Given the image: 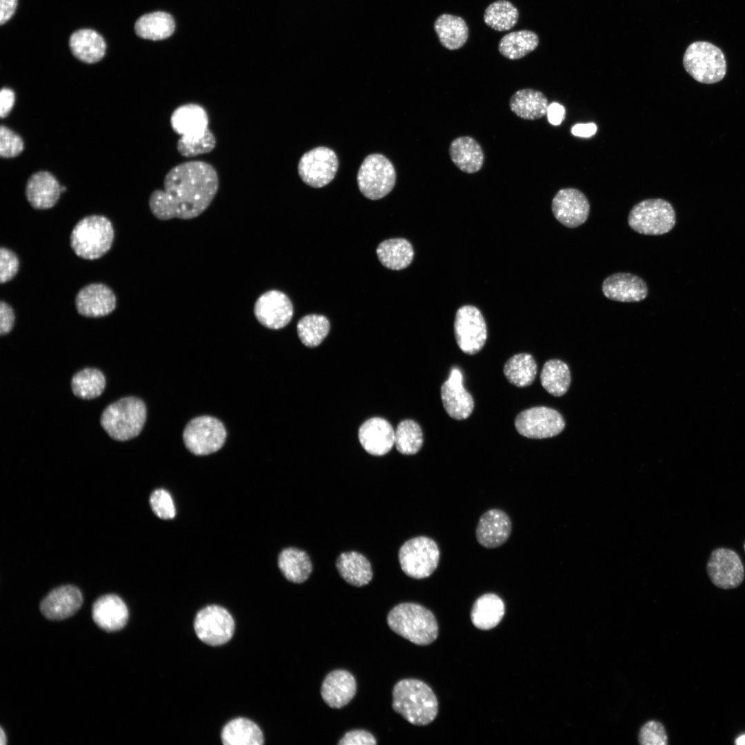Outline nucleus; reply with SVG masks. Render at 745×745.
Returning a JSON list of instances; mask_svg holds the SVG:
<instances>
[{
	"label": "nucleus",
	"instance_id": "f257e3e1",
	"mask_svg": "<svg viewBox=\"0 0 745 745\" xmlns=\"http://www.w3.org/2000/svg\"><path fill=\"white\" fill-rule=\"evenodd\" d=\"M215 168L203 161H186L166 175L163 189L155 190L149 198L152 215L160 220L192 219L210 205L219 189Z\"/></svg>",
	"mask_w": 745,
	"mask_h": 745
},
{
	"label": "nucleus",
	"instance_id": "f03ea898",
	"mask_svg": "<svg viewBox=\"0 0 745 745\" xmlns=\"http://www.w3.org/2000/svg\"><path fill=\"white\" fill-rule=\"evenodd\" d=\"M393 708L412 724L424 726L436 717L438 703L426 684L415 679H405L393 688Z\"/></svg>",
	"mask_w": 745,
	"mask_h": 745
},
{
	"label": "nucleus",
	"instance_id": "7ed1b4c3",
	"mask_svg": "<svg viewBox=\"0 0 745 745\" xmlns=\"http://www.w3.org/2000/svg\"><path fill=\"white\" fill-rule=\"evenodd\" d=\"M387 622L397 635L417 645H428L438 635L436 619L428 609L415 603H401L389 612Z\"/></svg>",
	"mask_w": 745,
	"mask_h": 745
},
{
	"label": "nucleus",
	"instance_id": "20e7f679",
	"mask_svg": "<svg viewBox=\"0 0 745 745\" xmlns=\"http://www.w3.org/2000/svg\"><path fill=\"white\" fill-rule=\"evenodd\" d=\"M146 414V406L141 399L126 397L108 405L101 414L100 423L111 438L126 441L140 434Z\"/></svg>",
	"mask_w": 745,
	"mask_h": 745
},
{
	"label": "nucleus",
	"instance_id": "39448f33",
	"mask_svg": "<svg viewBox=\"0 0 745 745\" xmlns=\"http://www.w3.org/2000/svg\"><path fill=\"white\" fill-rule=\"evenodd\" d=\"M114 235V228L109 219L102 215L87 216L72 229L70 246L78 257L97 259L109 251Z\"/></svg>",
	"mask_w": 745,
	"mask_h": 745
},
{
	"label": "nucleus",
	"instance_id": "423d86ee",
	"mask_svg": "<svg viewBox=\"0 0 745 745\" xmlns=\"http://www.w3.org/2000/svg\"><path fill=\"white\" fill-rule=\"evenodd\" d=\"M683 64L686 71L702 83H717L726 73L724 53L719 48L706 41L690 44L684 52Z\"/></svg>",
	"mask_w": 745,
	"mask_h": 745
},
{
	"label": "nucleus",
	"instance_id": "0eeeda50",
	"mask_svg": "<svg viewBox=\"0 0 745 745\" xmlns=\"http://www.w3.org/2000/svg\"><path fill=\"white\" fill-rule=\"evenodd\" d=\"M628 223L635 232L645 235H662L675 225L676 215L672 205L663 199H648L630 210Z\"/></svg>",
	"mask_w": 745,
	"mask_h": 745
},
{
	"label": "nucleus",
	"instance_id": "6e6552de",
	"mask_svg": "<svg viewBox=\"0 0 745 745\" xmlns=\"http://www.w3.org/2000/svg\"><path fill=\"white\" fill-rule=\"evenodd\" d=\"M399 562L403 572L414 579H424L437 569L440 551L430 537L419 536L406 541L400 548Z\"/></svg>",
	"mask_w": 745,
	"mask_h": 745
},
{
	"label": "nucleus",
	"instance_id": "1a4fd4ad",
	"mask_svg": "<svg viewBox=\"0 0 745 745\" xmlns=\"http://www.w3.org/2000/svg\"><path fill=\"white\" fill-rule=\"evenodd\" d=\"M357 180L359 190L368 199H379L394 188L395 170L392 163L383 155H368L361 163Z\"/></svg>",
	"mask_w": 745,
	"mask_h": 745
},
{
	"label": "nucleus",
	"instance_id": "9d476101",
	"mask_svg": "<svg viewBox=\"0 0 745 745\" xmlns=\"http://www.w3.org/2000/svg\"><path fill=\"white\" fill-rule=\"evenodd\" d=\"M226 431L221 421L211 416L192 419L186 426L183 439L187 449L195 455H207L224 444Z\"/></svg>",
	"mask_w": 745,
	"mask_h": 745
},
{
	"label": "nucleus",
	"instance_id": "9b49d317",
	"mask_svg": "<svg viewBox=\"0 0 745 745\" xmlns=\"http://www.w3.org/2000/svg\"><path fill=\"white\" fill-rule=\"evenodd\" d=\"M194 628L197 636L203 643L210 646H220L232 638L235 622L226 608L210 605L197 613Z\"/></svg>",
	"mask_w": 745,
	"mask_h": 745
},
{
	"label": "nucleus",
	"instance_id": "f8f14e48",
	"mask_svg": "<svg viewBox=\"0 0 745 745\" xmlns=\"http://www.w3.org/2000/svg\"><path fill=\"white\" fill-rule=\"evenodd\" d=\"M517 431L530 439H544L562 432L564 420L557 410L545 407H533L522 411L515 419Z\"/></svg>",
	"mask_w": 745,
	"mask_h": 745
},
{
	"label": "nucleus",
	"instance_id": "ddd939ff",
	"mask_svg": "<svg viewBox=\"0 0 745 745\" xmlns=\"http://www.w3.org/2000/svg\"><path fill=\"white\" fill-rule=\"evenodd\" d=\"M454 330L458 346L468 355L479 352L487 339L485 320L481 312L473 306H463L457 310Z\"/></svg>",
	"mask_w": 745,
	"mask_h": 745
},
{
	"label": "nucleus",
	"instance_id": "4468645a",
	"mask_svg": "<svg viewBox=\"0 0 745 745\" xmlns=\"http://www.w3.org/2000/svg\"><path fill=\"white\" fill-rule=\"evenodd\" d=\"M338 166L336 153L330 148L319 146L301 156L298 163V172L307 185L321 188L334 179Z\"/></svg>",
	"mask_w": 745,
	"mask_h": 745
},
{
	"label": "nucleus",
	"instance_id": "2eb2a0df",
	"mask_svg": "<svg viewBox=\"0 0 745 745\" xmlns=\"http://www.w3.org/2000/svg\"><path fill=\"white\" fill-rule=\"evenodd\" d=\"M706 571L711 582L717 588L725 590L738 587L745 577L739 555L727 548H717L711 552Z\"/></svg>",
	"mask_w": 745,
	"mask_h": 745
},
{
	"label": "nucleus",
	"instance_id": "dca6fc26",
	"mask_svg": "<svg viewBox=\"0 0 745 745\" xmlns=\"http://www.w3.org/2000/svg\"><path fill=\"white\" fill-rule=\"evenodd\" d=\"M254 314L262 326L273 330L280 329L292 317V304L285 293L277 290H268L256 300Z\"/></svg>",
	"mask_w": 745,
	"mask_h": 745
},
{
	"label": "nucleus",
	"instance_id": "f3484780",
	"mask_svg": "<svg viewBox=\"0 0 745 745\" xmlns=\"http://www.w3.org/2000/svg\"><path fill=\"white\" fill-rule=\"evenodd\" d=\"M551 207L555 219L570 228L585 223L590 212L586 197L578 189L573 188L559 190L552 200Z\"/></svg>",
	"mask_w": 745,
	"mask_h": 745
},
{
	"label": "nucleus",
	"instance_id": "a211bd4d",
	"mask_svg": "<svg viewBox=\"0 0 745 745\" xmlns=\"http://www.w3.org/2000/svg\"><path fill=\"white\" fill-rule=\"evenodd\" d=\"M209 119L206 110L197 103H186L177 107L170 117L172 130L183 140L200 139L212 132L208 128Z\"/></svg>",
	"mask_w": 745,
	"mask_h": 745
},
{
	"label": "nucleus",
	"instance_id": "6ab92c4d",
	"mask_svg": "<svg viewBox=\"0 0 745 745\" xmlns=\"http://www.w3.org/2000/svg\"><path fill=\"white\" fill-rule=\"evenodd\" d=\"M459 369L453 368L448 379L441 386V398L447 414L457 420L465 419L472 413L474 401L462 384Z\"/></svg>",
	"mask_w": 745,
	"mask_h": 745
},
{
	"label": "nucleus",
	"instance_id": "aec40b11",
	"mask_svg": "<svg viewBox=\"0 0 745 745\" xmlns=\"http://www.w3.org/2000/svg\"><path fill=\"white\" fill-rule=\"evenodd\" d=\"M117 299L106 285L93 283L83 287L77 294V312L87 317H101L110 314L116 308Z\"/></svg>",
	"mask_w": 745,
	"mask_h": 745
},
{
	"label": "nucleus",
	"instance_id": "412c9836",
	"mask_svg": "<svg viewBox=\"0 0 745 745\" xmlns=\"http://www.w3.org/2000/svg\"><path fill=\"white\" fill-rule=\"evenodd\" d=\"M83 604L80 590L72 585L59 586L41 602L40 610L50 620H61L76 613Z\"/></svg>",
	"mask_w": 745,
	"mask_h": 745
},
{
	"label": "nucleus",
	"instance_id": "4be33fe9",
	"mask_svg": "<svg viewBox=\"0 0 745 745\" xmlns=\"http://www.w3.org/2000/svg\"><path fill=\"white\" fill-rule=\"evenodd\" d=\"M604 295L619 302H639L648 295V286L640 277L628 272H617L607 277L603 281Z\"/></svg>",
	"mask_w": 745,
	"mask_h": 745
},
{
	"label": "nucleus",
	"instance_id": "5701e85b",
	"mask_svg": "<svg viewBox=\"0 0 745 745\" xmlns=\"http://www.w3.org/2000/svg\"><path fill=\"white\" fill-rule=\"evenodd\" d=\"M512 523L508 515L500 509H490L479 518L475 535L478 543L487 548L501 546L508 539Z\"/></svg>",
	"mask_w": 745,
	"mask_h": 745
},
{
	"label": "nucleus",
	"instance_id": "b1692460",
	"mask_svg": "<svg viewBox=\"0 0 745 745\" xmlns=\"http://www.w3.org/2000/svg\"><path fill=\"white\" fill-rule=\"evenodd\" d=\"M358 437L363 448L375 456L386 455L395 445V430L388 421L381 417L366 420L360 426Z\"/></svg>",
	"mask_w": 745,
	"mask_h": 745
},
{
	"label": "nucleus",
	"instance_id": "393cba45",
	"mask_svg": "<svg viewBox=\"0 0 745 745\" xmlns=\"http://www.w3.org/2000/svg\"><path fill=\"white\" fill-rule=\"evenodd\" d=\"M61 186L56 177L48 171L32 174L27 181L25 195L30 206L46 210L56 205L61 195Z\"/></svg>",
	"mask_w": 745,
	"mask_h": 745
},
{
	"label": "nucleus",
	"instance_id": "a878e982",
	"mask_svg": "<svg viewBox=\"0 0 745 745\" xmlns=\"http://www.w3.org/2000/svg\"><path fill=\"white\" fill-rule=\"evenodd\" d=\"M92 617L95 624L107 632L122 629L128 619V610L123 601L115 594L99 597L93 604Z\"/></svg>",
	"mask_w": 745,
	"mask_h": 745
},
{
	"label": "nucleus",
	"instance_id": "bb28decb",
	"mask_svg": "<svg viewBox=\"0 0 745 745\" xmlns=\"http://www.w3.org/2000/svg\"><path fill=\"white\" fill-rule=\"evenodd\" d=\"M356 691V681L350 673L345 670H335L324 679L321 694L328 706L341 708L352 700Z\"/></svg>",
	"mask_w": 745,
	"mask_h": 745
},
{
	"label": "nucleus",
	"instance_id": "cd10ccee",
	"mask_svg": "<svg viewBox=\"0 0 745 745\" xmlns=\"http://www.w3.org/2000/svg\"><path fill=\"white\" fill-rule=\"evenodd\" d=\"M453 163L462 172L473 174L481 170L484 154L480 144L473 137L461 136L453 139L449 146Z\"/></svg>",
	"mask_w": 745,
	"mask_h": 745
},
{
	"label": "nucleus",
	"instance_id": "c85d7f7f",
	"mask_svg": "<svg viewBox=\"0 0 745 745\" xmlns=\"http://www.w3.org/2000/svg\"><path fill=\"white\" fill-rule=\"evenodd\" d=\"M72 54L86 63H95L103 59L106 44L102 36L91 29H81L74 32L69 40Z\"/></svg>",
	"mask_w": 745,
	"mask_h": 745
},
{
	"label": "nucleus",
	"instance_id": "c756f323",
	"mask_svg": "<svg viewBox=\"0 0 745 745\" xmlns=\"http://www.w3.org/2000/svg\"><path fill=\"white\" fill-rule=\"evenodd\" d=\"M548 103L540 91L524 88L514 92L509 100L511 111L521 119L535 120L546 115Z\"/></svg>",
	"mask_w": 745,
	"mask_h": 745
},
{
	"label": "nucleus",
	"instance_id": "7c9ffc66",
	"mask_svg": "<svg viewBox=\"0 0 745 745\" xmlns=\"http://www.w3.org/2000/svg\"><path fill=\"white\" fill-rule=\"evenodd\" d=\"M336 566L341 577L352 586H363L372 578L370 562L358 552L341 553L337 559Z\"/></svg>",
	"mask_w": 745,
	"mask_h": 745
},
{
	"label": "nucleus",
	"instance_id": "2f4dec72",
	"mask_svg": "<svg viewBox=\"0 0 745 745\" xmlns=\"http://www.w3.org/2000/svg\"><path fill=\"white\" fill-rule=\"evenodd\" d=\"M176 23L173 17L163 11H156L141 16L135 22L136 34L144 39L159 41L172 36Z\"/></svg>",
	"mask_w": 745,
	"mask_h": 745
},
{
	"label": "nucleus",
	"instance_id": "473e14b6",
	"mask_svg": "<svg viewBox=\"0 0 745 745\" xmlns=\"http://www.w3.org/2000/svg\"><path fill=\"white\" fill-rule=\"evenodd\" d=\"M505 613L502 599L493 593H486L476 599L473 604L470 617L473 625L481 630L495 627L501 620Z\"/></svg>",
	"mask_w": 745,
	"mask_h": 745
},
{
	"label": "nucleus",
	"instance_id": "72a5a7b5",
	"mask_svg": "<svg viewBox=\"0 0 745 745\" xmlns=\"http://www.w3.org/2000/svg\"><path fill=\"white\" fill-rule=\"evenodd\" d=\"M434 29L441 45L448 50L461 48L468 38V27L458 16L441 14L435 21Z\"/></svg>",
	"mask_w": 745,
	"mask_h": 745
},
{
	"label": "nucleus",
	"instance_id": "f704fd0d",
	"mask_svg": "<svg viewBox=\"0 0 745 745\" xmlns=\"http://www.w3.org/2000/svg\"><path fill=\"white\" fill-rule=\"evenodd\" d=\"M377 255L379 261L391 270H402L408 267L414 257L411 244L403 238L386 239L379 244Z\"/></svg>",
	"mask_w": 745,
	"mask_h": 745
},
{
	"label": "nucleus",
	"instance_id": "c9c22d12",
	"mask_svg": "<svg viewBox=\"0 0 745 745\" xmlns=\"http://www.w3.org/2000/svg\"><path fill=\"white\" fill-rule=\"evenodd\" d=\"M221 740L225 745H261L264 742L259 727L244 717L235 718L225 725Z\"/></svg>",
	"mask_w": 745,
	"mask_h": 745
},
{
	"label": "nucleus",
	"instance_id": "e433bc0d",
	"mask_svg": "<svg viewBox=\"0 0 745 745\" xmlns=\"http://www.w3.org/2000/svg\"><path fill=\"white\" fill-rule=\"evenodd\" d=\"M278 566L284 576L293 583H302L312 570L311 560L308 554L297 548H286L278 557Z\"/></svg>",
	"mask_w": 745,
	"mask_h": 745
},
{
	"label": "nucleus",
	"instance_id": "4c0bfd02",
	"mask_svg": "<svg viewBox=\"0 0 745 745\" xmlns=\"http://www.w3.org/2000/svg\"><path fill=\"white\" fill-rule=\"evenodd\" d=\"M538 44L539 37L536 33L522 30L504 35L499 43L498 50L504 57L516 60L535 50Z\"/></svg>",
	"mask_w": 745,
	"mask_h": 745
},
{
	"label": "nucleus",
	"instance_id": "58836bf2",
	"mask_svg": "<svg viewBox=\"0 0 745 745\" xmlns=\"http://www.w3.org/2000/svg\"><path fill=\"white\" fill-rule=\"evenodd\" d=\"M537 369V364L531 355L519 353L505 363L504 373L510 384L517 387H526L534 381Z\"/></svg>",
	"mask_w": 745,
	"mask_h": 745
},
{
	"label": "nucleus",
	"instance_id": "ea45409f",
	"mask_svg": "<svg viewBox=\"0 0 745 745\" xmlns=\"http://www.w3.org/2000/svg\"><path fill=\"white\" fill-rule=\"evenodd\" d=\"M541 384L550 394L560 397L564 395L570 384V372L568 366L561 360L546 361L540 374Z\"/></svg>",
	"mask_w": 745,
	"mask_h": 745
},
{
	"label": "nucleus",
	"instance_id": "a19ab883",
	"mask_svg": "<svg viewBox=\"0 0 745 745\" xmlns=\"http://www.w3.org/2000/svg\"><path fill=\"white\" fill-rule=\"evenodd\" d=\"M106 386L103 372L93 368H86L77 372L72 378L71 388L75 396L83 399H92L101 395Z\"/></svg>",
	"mask_w": 745,
	"mask_h": 745
},
{
	"label": "nucleus",
	"instance_id": "79ce46f5",
	"mask_svg": "<svg viewBox=\"0 0 745 745\" xmlns=\"http://www.w3.org/2000/svg\"><path fill=\"white\" fill-rule=\"evenodd\" d=\"M519 11L508 0H497L486 9L484 20L487 26L497 31H507L517 23Z\"/></svg>",
	"mask_w": 745,
	"mask_h": 745
},
{
	"label": "nucleus",
	"instance_id": "37998d69",
	"mask_svg": "<svg viewBox=\"0 0 745 745\" xmlns=\"http://www.w3.org/2000/svg\"><path fill=\"white\" fill-rule=\"evenodd\" d=\"M297 334L299 339L307 347L319 346L328 335L330 322L324 315H308L297 323Z\"/></svg>",
	"mask_w": 745,
	"mask_h": 745
},
{
	"label": "nucleus",
	"instance_id": "c03bdc74",
	"mask_svg": "<svg viewBox=\"0 0 745 745\" xmlns=\"http://www.w3.org/2000/svg\"><path fill=\"white\" fill-rule=\"evenodd\" d=\"M423 433L419 425L412 419L401 421L395 431V445L403 455H414L423 445Z\"/></svg>",
	"mask_w": 745,
	"mask_h": 745
},
{
	"label": "nucleus",
	"instance_id": "a18cd8bd",
	"mask_svg": "<svg viewBox=\"0 0 745 745\" xmlns=\"http://www.w3.org/2000/svg\"><path fill=\"white\" fill-rule=\"evenodd\" d=\"M216 143L215 136L212 132L200 139L188 141L179 138L177 143V150L182 157H192L210 152L215 148Z\"/></svg>",
	"mask_w": 745,
	"mask_h": 745
},
{
	"label": "nucleus",
	"instance_id": "49530a36",
	"mask_svg": "<svg viewBox=\"0 0 745 745\" xmlns=\"http://www.w3.org/2000/svg\"><path fill=\"white\" fill-rule=\"evenodd\" d=\"M150 505L154 513L161 519H172L176 515L172 498L170 494L164 489H156L151 493Z\"/></svg>",
	"mask_w": 745,
	"mask_h": 745
},
{
	"label": "nucleus",
	"instance_id": "de8ad7c7",
	"mask_svg": "<svg viewBox=\"0 0 745 745\" xmlns=\"http://www.w3.org/2000/svg\"><path fill=\"white\" fill-rule=\"evenodd\" d=\"M24 144L22 138L7 126L1 125L0 128V156L2 158H14L19 156L23 150Z\"/></svg>",
	"mask_w": 745,
	"mask_h": 745
},
{
	"label": "nucleus",
	"instance_id": "09e8293b",
	"mask_svg": "<svg viewBox=\"0 0 745 745\" xmlns=\"http://www.w3.org/2000/svg\"><path fill=\"white\" fill-rule=\"evenodd\" d=\"M667 735L664 726L659 722L650 721L640 729L639 742L644 745H666Z\"/></svg>",
	"mask_w": 745,
	"mask_h": 745
},
{
	"label": "nucleus",
	"instance_id": "8fccbe9b",
	"mask_svg": "<svg viewBox=\"0 0 745 745\" xmlns=\"http://www.w3.org/2000/svg\"><path fill=\"white\" fill-rule=\"evenodd\" d=\"M19 259L17 255L7 248H0V282L4 284L11 280L19 270Z\"/></svg>",
	"mask_w": 745,
	"mask_h": 745
},
{
	"label": "nucleus",
	"instance_id": "3c124183",
	"mask_svg": "<svg viewBox=\"0 0 745 745\" xmlns=\"http://www.w3.org/2000/svg\"><path fill=\"white\" fill-rule=\"evenodd\" d=\"M339 745H375L374 736L365 730H352L346 733L338 743Z\"/></svg>",
	"mask_w": 745,
	"mask_h": 745
},
{
	"label": "nucleus",
	"instance_id": "603ef678",
	"mask_svg": "<svg viewBox=\"0 0 745 745\" xmlns=\"http://www.w3.org/2000/svg\"><path fill=\"white\" fill-rule=\"evenodd\" d=\"M14 313L12 308L6 301L0 302V334L1 335L9 333L14 326Z\"/></svg>",
	"mask_w": 745,
	"mask_h": 745
},
{
	"label": "nucleus",
	"instance_id": "864d4df0",
	"mask_svg": "<svg viewBox=\"0 0 745 745\" xmlns=\"http://www.w3.org/2000/svg\"><path fill=\"white\" fill-rule=\"evenodd\" d=\"M15 101L14 91L9 88L4 87L0 92V116L1 118L6 117L10 112Z\"/></svg>",
	"mask_w": 745,
	"mask_h": 745
},
{
	"label": "nucleus",
	"instance_id": "5fc2aeb1",
	"mask_svg": "<svg viewBox=\"0 0 745 745\" xmlns=\"http://www.w3.org/2000/svg\"><path fill=\"white\" fill-rule=\"evenodd\" d=\"M566 115L565 108L557 102L548 104L546 111L548 121L553 126H559Z\"/></svg>",
	"mask_w": 745,
	"mask_h": 745
},
{
	"label": "nucleus",
	"instance_id": "6e6d98bb",
	"mask_svg": "<svg viewBox=\"0 0 745 745\" xmlns=\"http://www.w3.org/2000/svg\"><path fill=\"white\" fill-rule=\"evenodd\" d=\"M17 0H0V24L6 23L14 14Z\"/></svg>",
	"mask_w": 745,
	"mask_h": 745
},
{
	"label": "nucleus",
	"instance_id": "4d7b16f0",
	"mask_svg": "<svg viewBox=\"0 0 745 745\" xmlns=\"http://www.w3.org/2000/svg\"><path fill=\"white\" fill-rule=\"evenodd\" d=\"M597 126L594 123H577L571 128V133L577 137H590L595 134Z\"/></svg>",
	"mask_w": 745,
	"mask_h": 745
},
{
	"label": "nucleus",
	"instance_id": "13d9d810",
	"mask_svg": "<svg viewBox=\"0 0 745 745\" xmlns=\"http://www.w3.org/2000/svg\"><path fill=\"white\" fill-rule=\"evenodd\" d=\"M7 744V737L2 728L0 729V744L5 745Z\"/></svg>",
	"mask_w": 745,
	"mask_h": 745
},
{
	"label": "nucleus",
	"instance_id": "bf43d9fd",
	"mask_svg": "<svg viewBox=\"0 0 745 745\" xmlns=\"http://www.w3.org/2000/svg\"><path fill=\"white\" fill-rule=\"evenodd\" d=\"M735 744L737 745H745V734L737 737L735 740Z\"/></svg>",
	"mask_w": 745,
	"mask_h": 745
},
{
	"label": "nucleus",
	"instance_id": "052dcab7",
	"mask_svg": "<svg viewBox=\"0 0 745 745\" xmlns=\"http://www.w3.org/2000/svg\"><path fill=\"white\" fill-rule=\"evenodd\" d=\"M744 551H745V542L744 543Z\"/></svg>",
	"mask_w": 745,
	"mask_h": 745
}]
</instances>
